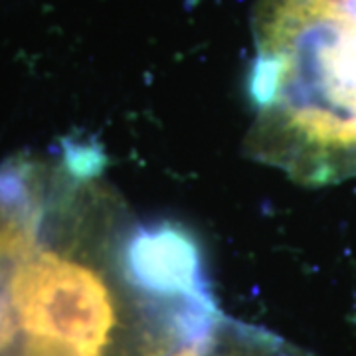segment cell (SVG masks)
I'll use <instances>...</instances> for the list:
<instances>
[{
	"label": "cell",
	"instance_id": "1",
	"mask_svg": "<svg viewBox=\"0 0 356 356\" xmlns=\"http://www.w3.org/2000/svg\"><path fill=\"white\" fill-rule=\"evenodd\" d=\"M245 149L305 186L356 178V0H257Z\"/></svg>",
	"mask_w": 356,
	"mask_h": 356
}]
</instances>
